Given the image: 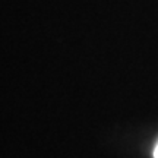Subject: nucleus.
<instances>
[{"label": "nucleus", "instance_id": "obj_1", "mask_svg": "<svg viewBox=\"0 0 158 158\" xmlns=\"http://www.w3.org/2000/svg\"><path fill=\"white\" fill-rule=\"evenodd\" d=\"M154 158H158V143L155 147V149H154Z\"/></svg>", "mask_w": 158, "mask_h": 158}]
</instances>
